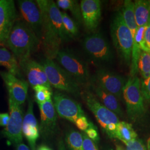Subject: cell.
Wrapping results in <instances>:
<instances>
[{"mask_svg":"<svg viewBox=\"0 0 150 150\" xmlns=\"http://www.w3.org/2000/svg\"><path fill=\"white\" fill-rule=\"evenodd\" d=\"M41 12L42 28L41 44L46 59H54L61 46L70 40L64 30L61 11L56 2L51 0H37Z\"/></svg>","mask_w":150,"mask_h":150,"instance_id":"cell-1","label":"cell"},{"mask_svg":"<svg viewBox=\"0 0 150 150\" xmlns=\"http://www.w3.org/2000/svg\"><path fill=\"white\" fill-rule=\"evenodd\" d=\"M41 44L36 34L23 21H17L5 43L18 63L31 58Z\"/></svg>","mask_w":150,"mask_h":150,"instance_id":"cell-2","label":"cell"},{"mask_svg":"<svg viewBox=\"0 0 150 150\" xmlns=\"http://www.w3.org/2000/svg\"><path fill=\"white\" fill-rule=\"evenodd\" d=\"M113 44L120 59L127 66H130L133 38L126 25L121 11H118L113 17L110 25Z\"/></svg>","mask_w":150,"mask_h":150,"instance_id":"cell-3","label":"cell"},{"mask_svg":"<svg viewBox=\"0 0 150 150\" xmlns=\"http://www.w3.org/2000/svg\"><path fill=\"white\" fill-rule=\"evenodd\" d=\"M55 59L81 86L87 87L91 83L88 65L80 56L70 50H60Z\"/></svg>","mask_w":150,"mask_h":150,"instance_id":"cell-4","label":"cell"},{"mask_svg":"<svg viewBox=\"0 0 150 150\" xmlns=\"http://www.w3.org/2000/svg\"><path fill=\"white\" fill-rule=\"evenodd\" d=\"M123 98L129 119L133 122L141 121L146 116V108L141 91V80L137 76L130 77L126 82Z\"/></svg>","mask_w":150,"mask_h":150,"instance_id":"cell-5","label":"cell"},{"mask_svg":"<svg viewBox=\"0 0 150 150\" xmlns=\"http://www.w3.org/2000/svg\"><path fill=\"white\" fill-rule=\"evenodd\" d=\"M41 64L43 66L51 87L76 96L81 95V87L54 60L46 58Z\"/></svg>","mask_w":150,"mask_h":150,"instance_id":"cell-6","label":"cell"},{"mask_svg":"<svg viewBox=\"0 0 150 150\" xmlns=\"http://www.w3.org/2000/svg\"><path fill=\"white\" fill-rule=\"evenodd\" d=\"M82 47L88 57L98 66L112 63V50L106 38L100 33H93L87 36L82 41Z\"/></svg>","mask_w":150,"mask_h":150,"instance_id":"cell-7","label":"cell"},{"mask_svg":"<svg viewBox=\"0 0 150 150\" xmlns=\"http://www.w3.org/2000/svg\"><path fill=\"white\" fill-rule=\"evenodd\" d=\"M126 82L122 75L103 67L97 70L91 79V83L112 94L120 100L122 99L123 88Z\"/></svg>","mask_w":150,"mask_h":150,"instance_id":"cell-8","label":"cell"},{"mask_svg":"<svg viewBox=\"0 0 150 150\" xmlns=\"http://www.w3.org/2000/svg\"><path fill=\"white\" fill-rule=\"evenodd\" d=\"M81 96L86 106L95 116L104 132L109 125L111 123L118 124V116L104 106L91 91L88 90L82 91Z\"/></svg>","mask_w":150,"mask_h":150,"instance_id":"cell-9","label":"cell"},{"mask_svg":"<svg viewBox=\"0 0 150 150\" xmlns=\"http://www.w3.org/2000/svg\"><path fill=\"white\" fill-rule=\"evenodd\" d=\"M10 120L7 126L2 131L8 140L17 146L22 142V123L23 112L21 105L17 104L8 97Z\"/></svg>","mask_w":150,"mask_h":150,"instance_id":"cell-10","label":"cell"},{"mask_svg":"<svg viewBox=\"0 0 150 150\" xmlns=\"http://www.w3.org/2000/svg\"><path fill=\"white\" fill-rule=\"evenodd\" d=\"M52 101L56 112L61 118L75 123L79 117L85 116L79 102L59 91L54 93Z\"/></svg>","mask_w":150,"mask_h":150,"instance_id":"cell-11","label":"cell"},{"mask_svg":"<svg viewBox=\"0 0 150 150\" xmlns=\"http://www.w3.org/2000/svg\"><path fill=\"white\" fill-rule=\"evenodd\" d=\"M17 4L23 21L32 29L41 41L42 17L41 12L36 1L32 0H20L17 1Z\"/></svg>","mask_w":150,"mask_h":150,"instance_id":"cell-12","label":"cell"},{"mask_svg":"<svg viewBox=\"0 0 150 150\" xmlns=\"http://www.w3.org/2000/svg\"><path fill=\"white\" fill-rule=\"evenodd\" d=\"M17 21L15 2L13 0H0V46L5 45Z\"/></svg>","mask_w":150,"mask_h":150,"instance_id":"cell-13","label":"cell"},{"mask_svg":"<svg viewBox=\"0 0 150 150\" xmlns=\"http://www.w3.org/2000/svg\"><path fill=\"white\" fill-rule=\"evenodd\" d=\"M0 76L5 84L9 97L19 105L23 104L27 97L28 82L8 71H0Z\"/></svg>","mask_w":150,"mask_h":150,"instance_id":"cell-14","label":"cell"},{"mask_svg":"<svg viewBox=\"0 0 150 150\" xmlns=\"http://www.w3.org/2000/svg\"><path fill=\"white\" fill-rule=\"evenodd\" d=\"M82 23L89 32H94L101 18V2L99 0H82L80 2Z\"/></svg>","mask_w":150,"mask_h":150,"instance_id":"cell-15","label":"cell"},{"mask_svg":"<svg viewBox=\"0 0 150 150\" xmlns=\"http://www.w3.org/2000/svg\"><path fill=\"white\" fill-rule=\"evenodd\" d=\"M18 64L21 70L23 72L27 78L28 85L32 88L39 85L51 87L41 64L31 58Z\"/></svg>","mask_w":150,"mask_h":150,"instance_id":"cell-16","label":"cell"},{"mask_svg":"<svg viewBox=\"0 0 150 150\" xmlns=\"http://www.w3.org/2000/svg\"><path fill=\"white\" fill-rule=\"evenodd\" d=\"M38 105L41 117V123L39 128L40 132L43 136H51L56 131L57 126V112L52 100Z\"/></svg>","mask_w":150,"mask_h":150,"instance_id":"cell-17","label":"cell"},{"mask_svg":"<svg viewBox=\"0 0 150 150\" xmlns=\"http://www.w3.org/2000/svg\"><path fill=\"white\" fill-rule=\"evenodd\" d=\"M22 134L27 139L32 150L36 149V143L39 136V127L37 120L33 113V104L30 100L27 111L23 117L22 123Z\"/></svg>","mask_w":150,"mask_h":150,"instance_id":"cell-18","label":"cell"},{"mask_svg":"<svg viewBox=\"0 0 150 150\" xmlns=\"http://www.w3.org/2000/svg\"><path fill=\"white\" fill-rule=\"evenodd\" d=\"M92 92L97 100L109 110L115 113L117 116L122 117L123 111L120 104L119 100L112 94L103 90L100 87L91 83L89 86Z\"/></svg>","mask_w":150,"mask_h":150,"instance_id":"cell-19","label":"cell"},{"mask_svg":"<svg viewBox=\"0 0 150 150\" xmlns=\"http://www.w3.org/2000/svg\"><path fill=\"white\" fill-rule=\"evenodd\" d=\"M0 66L5 67L11 74L20 78L21 70L14 54L5 47H0Z\"/></svg>","mask_w":150,"mask_h":150,"instance_id":"cell-20","label":"cell"},{"mask_svg":"<svg viewBox=\"0 0 150 150\" xmlns=\"http://www.w3.org/2000/svg\"><path fill=\"white\" fill-rule=\"evenodd\" d=\"M134 12L138 27L146 26L150 21V0L135 1Z\"/></svg>","mask_w":150,"mask_h":150,"instance_id":"cell-21","label":"cell"},{"mask_svg":"<svg viewBox=\"0 0 150 150\" xmlns=\"http://www.w3.org/2000/svg\"><path fill=\"white\" fill-rule=\"evenodd\" d=\"M137 137V134L131 123L125 121L118 122L116 132V138L125 143L136 139Z\"/></svg>","mask_w":150,"mask_h":150,"instance_id":"cell-22","label":"cell"},{"mask_svg":"<svg viewBox=\"0 0 150 150\" xmlns=\"http://www.w3.org/2000/svg\"><path fill=\"white\" fill-rule=\"evenodd\" d=\"M59 8L69 11L79 23H82L80 4L75 0H57L56 2Z\"/></svg>","mask_w":150,"mask_h":150,"instance_id":"cell-23","label":"cell"},{"mask_svg":"<svg viewBox=\"0 0 150 150\" xmlns=\"http://www.w3.org/2000/svg\"><path fill=\"white\" fill-rule=\"evenodd\" d=\"M66 142L70 150H83L82 133L76 130L69 131L66 136Z\"/></svg>","mask_w":150,"mask_h":150,"instance_id":"cell-24","label":"cell"},{"mask_svg":"<svg viewBox=\"0 0 150 150\" xmlns=\"http://www.w3.org/2000/svg\"><path fill=\"white\" fill-rule=\"evenodd\" d=\"M137 69L142 77V79H146L150 77V52L141 51Z\"/></svg>","mask_w":150,"mask_h":150,"instance_id":"cell-25","label":"cell"},{"mask_svg":"<svg viewBox=\"0 0 150 150\" xmlns=\"http://www.w3.org/2000/svg\"><path fill=\"white\" fill-rule=\"evenodd\" d=\"M32 88L35 91V101L38 105L42 104L52 99L53 93L51 87L39 85L35 86Z\"/></svg>","mask_w":150,"mask_h":150,"instance_id":"cell-26","label":"cell"},{"mask_svg":"<svg viewBox=\"0 0 150 150\" xmlns=\"http://www.w3.org/2000/svg\"><path fill=\"white\" fill-rule=\"evenodd\" d=\"M64 30L70 38L76 37L79 34V28L76 22L65 12H61Z\"/></svg>","mask_w":150,"mask_h":150,"instance_id":"cell-27","label":"cell"},{"mask_svg":"<svg viewBox=\"0 0 150 150\" xmlns=\"http://www.w3.org/2000/svg\"><path fill=\"white\" fill-rule=\"evenodd\" d=\"M141 91L145 101L150 103V76L141 80Z\"/></svg>","mask_w":150,"mask_h":150,"instance_id":"cell-28","label":"cell"},{"mask_svg":"<svg viewBox=\"0 0 150 150\" xmlns=\"http://www.w3.org/2000/svg\"><path fill=\"white\" fill-rule=\"evenodd\" d=\"M139 47L141 51L150 52V23L149 22L146 26L144 38Z\"/></svg>","mask_w":150,"mask_h":150,"instance_id":"cell-29","label":"cell"},{"mask_svg":"<svg viewBox=\"0 0 150 150\" xmlns=\"http://www.w3.org/2000/svg\"><path fill=\"white\" fill-rule=\"evenodd\" d=\"M85 133L88 136V137L92 141H93L95 143H96L99 141L100 137L97 129V127L92 122H90L89 127L85 131Z\"/></svg>","mask_w":150,"mask_h":150,"instance_id":"cell-30","label":"cell"},{"mask_svg":"<svg viewBox=\"0 0 150 150\" xmlns=\"http://www.w3.org/2000/svg\"><path fill=\"white\" fill-rule=\"evenodd\" d=\"M126 146L127 150H145V145L139 139H134L124 143Z\"/></svg>","mask_w":150,"mask_h":150,"instance_id":"cell-31","label":"cell"},{"mask_svg":"<svg viewBox=\"0 0 150 150\" xmlns=\"http://www.w3.org/2000/svg\"><path fill=\"white\" fill-rule=\"evenodd\" d=\"M82 134L83 138V150H98L96 144L89 139L85 132H82Z\"/></svg>","mask_w":150,"mask_h":150,"instance_id":"cell-32","label":"cell"},{"mask_svg":"<svg viewBox=\"0 0 150 150\" xmlns=\"http://www.w3.org/2000/svg\"><path fill=\"white\" fill-rule=\"evenodd\" d=\"M74 123H75L78 129L82 131H85L89 127L90 122L88 121L86 116H83L77 118Z\"/></svg>","mask_w":150,"mask_h":150,"instance_id":"cell-33","label":"cell"},{"mask_svg":"<svg viewBox=\"0 0 150 150\" xmlns=\"http://www.w3.org/2000/svg\"><path fill=\"white\" fill-rule=\"evenodd\" d=\"M10 120V114L8 113H0V126L6 127Z\"/></svg>","mask_w":150,"mask_h":150,"instance_id":"cell-34","label":"cell"},{"mask_svg":"<svg viewBox=\"0 0 150 150\" xmlns=\"http://www.w3.org/2000/svg\"><path fill=\"white\" fill-rule=\"evenodd\" d=\"M16 147H17V150H30L28 146L22 143L17 145Z\"/></svg>","mask_w":150,"mask_h":150,"instance_id":"cell-35","label":"cell"},{"mask_svg":"<svg viewBox=\"0 0 150 150\" xmlns=\"http://www.w3.org/2000/svg\"><path fill=\"white\" fill-rule=\"evenodd\" d=\"M58 150H67L65 147L64 142L62 140H60L59 142Z\"/></svg>","mask_w":150,"mask_h":150,"instance_id":"cell-36","label":"cell"},{"mask_svg":"<svg viewBox=\"0 0 150 150\" xmlns=\"http://www.w3.org/2000/svg\"><path fill=\"white\" fill-rule=\"evenodd\" d=\"M38 150H52L46 145H41L38 147Z\"/></svg>","mask_w":150,"mask_h":150,"instance_id":"cell-37","label":"cell"},{"mask_svg":"<svg viewBox=\"0 0 150 150\" xmlns=\"http://www.w3.org/2000/svg\"><path fill=\"white\" fill-rule=\"evenodd\" d=\"M116 150H123V149L121 147V146H116Z\"/></svg>","mask_w":150,"mask_h":150,"instance_id":"cell-38","label":"cell"},{"mask_svg":"<svg viewBox=\"0 0 150 150\" xmlns=\"http://www.w3.org/2000/svg\"><path fill=\"white\" fill-rule=\"evenodd\" d=\"M149 23H150V21H149Z\"/></svg>","mask_w":150,"mask_h":150,"instance_id":"cell-39","label":"cell"}]
</instances>
